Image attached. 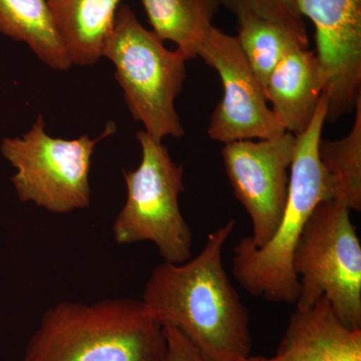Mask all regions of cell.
I'll list each match as a JSON object with an SVG mask.
<instances>
[{"mask_svg": "<svg viewBox=\"0 0 361 361\" xmlns=\"http://www.w3.org/2000/svg\"><path fill=\"white\" fill-rule=\"evenodd\" d=\"M103 56L115 66L130 115L145 132L160 141L185 135L175 102L186 80L188 61L177 49H168L127 4L116 11Z\"/></svg>", "mask_w": 361, "mask_h": 361, "instance_id": "4", "label": "cell"}, {"mask_svg": "<svg viewBox=\"0 0 361 361\" xmlns=\"http://www.w3.org/2000/svg\"><path fill=\"white\" fill-rule=\"evenodd\" d=\"M165 329L142 301L59 302L47 310L21 361H167Z\"/></svg>", "mask_w": 361, "mask_h": 361, "instance_id": "2", "label": "cell"}, {"mask_svg": "<svg viewBox=\"0 0 361 361\" xmlns=\"http://www.w3.org/2000/svg\"><path fill=\"white\" fill-rule=\"evenodd\" d=\"M295 146L296 135L286 132L223 147L226 174L250 216L252 234L243 239L254 248H262L273 238L283 217Z\"/></svg>", "mask_w": 361, "mask_h": 361, "instance_id": "8", "label": "cell"}, {"mask_svg": "<svg viewBox=\"0 0 361 361\" xmlns=\"http://www.w3.org/2000/svg\"><path fill=\"white\" fill-rule=\"evenodd\" d=\"M348 135L339 140H320L318 154L332 185L331 200L350 211L361 210V99Z\"/></svg>", "mask_w": 361, "mask_h": 361, "instance_id": "16", "label": "cell"}, {"mask_svg": "<svg viewBox=\"0 0 361 361\" xmlns=\"http://www.w3.org/2000/svg\"><path fill=\"white\" fill-rule=\"evenodd\" d=\"M233 361H361V329L337 319L326 298L296 310L274 355H248Z\"/></svg>", "mask_w": 361, "mask_h": 361, "instance_id": "11", "label": "cell"}, {"mask_svg": "<svg viewBox=\"0 0 361 361\" xmlns=\"http://www.w3.org/2000/svg\"><path fill=\"white\" fill-rule=\"evenodd\" d=\"M116 125L106 123L96 139L52 137L45 130L44 116H37L32 129L21 137L2 139L0 151L14 169V190L23 203H32L54 214L87 208L92 198L90 173L97 142L115 134Z\"/></svg>", "mask_w": 361, "mask_h": 361, "instance_id": "7", "label": "cell"}, {"mask_svg": "<svg viewBox=\"0 0 361 361\" xmlns=\"http://www.w3.org/2000/svg\"><path fill=\"white\" fill-rule=\"evenodd\" d=\"M291 265L299 285L296 310H310L324 297L341 324L361 329V245L349 209L334 200L316 207Z\"/></svg>", "mask_w": 361, "mask_h": 361, "instance_id": "5", "label": "cell"}, {"mask_svg": "<svg viewBox=\"0 0 361 361\" xmlns=\"http://www.w3.org/2000/svg\"><path fill=\"white\" fill-rule=\"evenodd\" d=\"M268 103L286 132L300 135L312 122L324 92L315 51L297 44L271 73L264 89Z\"/></svg>", "mask_w": 361, "mask_h": 361, "instance_id": "12", "label": "cell"}, {"mask_svg": "<svg viewBox=\"0 0 361 361\" xmlns=\"http://www.w3.org/2000/svg\"><path fill=\"white\" fill-rule=\"evenodd\" d=\"M0 32L27 44L54 70L66 71L73 66L47 0H0Z\"/></svg>", "mask_w": 361, "mask_h": 361, "instance_id": "14", "label": "cell"}, {"mask_svg": "<svg viewBox=\"0 0 361 361\" xmlns=\"http://www.w3.org/2000/svg\"><path fill=\"white\" fill-rule=\"evenodd\" d=\"M235 225L231 219L211 232L196 257L156 266L142 294L161 326L180 331L208 361L251 355L248 310L223 264V249Z\"/></svg>", "mask_w": 361, "mask_h": 361, "instance_id": "1", "label": "cell"}, {"mask_svg": "<svg viewBox=\"0 0 361 361\" xmlns=\"http://www.w3.org/2000/svg\"><path fill=\"white\" fill-rule=\"evenodd\" d=\"M297 6L315 26L326 122L336 123L361 99V0H297Z\"/></svg>", "mask_w": 361, "mask_h": 361, "instance_id": "10", "label": "cell"}, {"mask_svg": "<svg viewBox=\"0 0 361 361\" xmlns=\"http://www.w3.org/2000/svg\"><path fill=\"white\" fill-rule=\"evenodd\" d=\"M221 6L235 16L254 14L276 23L290 32L299 42L308 47L305 18L299 11L297 0H219Z\"/></svg>", "mask_w": 361, "mask_h": 361, "instance_id": "18", "label": "cell"}, {"mask_svg": "<svg viewBox=\"0 0 361 361\" xmlns=\"http://www.w3.org/2000/svg\"><path fill=\"white\" fill-rule=\"evenodd\" d=\"M137 139L142 160L135 170L123 171L127 201L114 222V238L121 245L152 242L164 262L182 264L192 258L193 244L179 204L184 169L172 160L163 141L145 130Z\"/></svg>", "mask_w": 361, "mask_h": 361, "instance_id": "6", "label": "cell"}, {"mask_svg": "<svg viewBox=\"0 0 361 361\" xmlns=\"http://www.w3.org/2000/svg\"><path fill=\"white\" fill-rule=\"evenodd\" d=\"M236 18L240 49L265 89L268 78L285 54L297 44L304 45L290 32L272 21L249 13Z\"/></svg>", "mask_w": 361, "mask_h": 361, "instance_id": "17", "label": "cell"}, {"mask_svg": "<svg viewBox=\"0 0 361 361\" xmlns=\"http://www.w3.org/2000/svg\"><path fill=\"white\" fill-rule=\"evenodd\" d=\"M326 114L323 94L312 122L296 135L286 206L273 238L262 248H254L243 238L234 247L233 275L251 295L271 302H296L299 285L291 265L294 247L316 207L334 196L331 180L318 154Z\"/></svg>", "mask_w": 361, "mask_h": 361, "instance_id": "3", "label": "cell"}, {"mask_svg": "<svg viewBox=\"0 0 361 361\" xmlns=\"http://www.w3.org/2000/svg\"><path fill=\"white\" fill-rule=\"evenodd\" d=\"M73 65H96L110 35L121 0H47Z\"/></svg>", "mask_w": 361, "mask_h": 361, "instance_id": "13", "label": "cell"}, {"mask_svg": "<svg viewBox=\"0 0 361 361\" xmlns=\"http://www.w3.org/2000/svg\"><path fill=\"white\" fill-rule=\"evenodd\" d=\"M153 32L174 42L187 61L198 58L204 39L213 28L219 0H141Z\"/></svg>", "mask_w": 361, "mask_h": 361, "instance_id": "15", "label": "cell"}, {"mask_svg": "<svg viewBox=\"0 0 361 361\" xmlns=\"http://www.w3.org/2000/svg\"><path fill=\"white\" fill-rule=\"evenodd\" d=\"M198 58L221 78L223 97L209 123V137L222 142L263 140L286 133L274 115L264 89L240 49L236 37L213 26L198 52Z\"/></svg>", "mask_w": 361, "mask_h": 361, "instance_id": "9", "label": "cell"}, {"mask_svg": "<svg viewBox=\"0 0 361 361\" xmlns=\"http://www.w3.org/2000/svg\"><path fill=\"white\" fill-rule=\"evenodd\" d=\"M164 329L168 341L167 361H208L180 331L174 329Z\"/></svg>", "mask_w": 361, "mask_h": 361, "instance_id": "19", "label": "cell"}]
</instances>
